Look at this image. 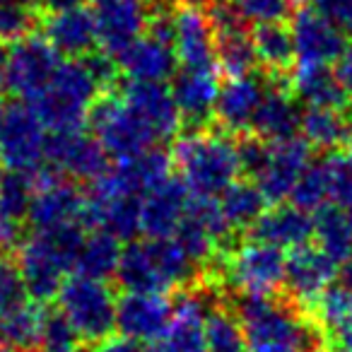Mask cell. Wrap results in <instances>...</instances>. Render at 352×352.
<instances>
[{"mask_svg":"<svg viewBox=\"0 0 352 352\" xmlns=\"http://www.w3.org/2000/svg\"><path fill=\"white\" fill-rule=\"evenodd\" d=\"M171 162L193 198H220L244 171L239 145L210 131H191L176 138Z\"/></svg>","mask_w":352,"mask_h":352,"instance_id":"1","label":"cell"},{"mask_svg":"<svg viewBox=\"0 0 352 352\" xmlns=\"http://www.w3.org/2000/svg\"><path fill=\"white\" fill-rule=\"evenodd\" d=\"M104 85L89 58H63L44 92L25 104L34 109L51 133L82 131Z\"/></svg>","mask_w":352,"mask_h":352,"instance_id":"2","label":"cell"},{"mask_svg":"<svg viewBox=\"0 0 352 352\" xmlns=\"http://www.w3.org/2000/svg\"><path fill=\"white\" fill-rule=\"evenodd\" d=\"M196 261L176 236L133 241L123 249L116 278L128 292H166L191 283Z\"/></svg>","mask_w":352,"mask_h":352,"instance_id":"3","label":"cell"},{"mask_svg":"<svg viewBox=\"0 0 352 352\" xmlns=\"http://www.w3.org/2000/svg\"><path fill=\"white\" fill-rule=\"evenodd\" d=\"M239 318L249 352H316L318 333L294 307L273 297H241Z\"/></svg>","mask_w":352,"mask_h":352,"instance_id":"4","label":"cell"},{"mask_svg":"<svg viewBox=\"0 0 352 352\" xmlns=\"http://www.w3.org/2000/svg\"><path fill=\"white\" fill-rule=\"evenodd\" d=\"M82 241V225H73L54 232H36L25 244H20L17 265L30 289V297H34L36 302L58 297L65 273L75 270Z\"/></svg>","mask_w":352,"mask_h":352,"instance_id":"5","label":"cell"},{"mask_svg":"<svg viewBox=\"0 0 352 352\" xmlns=\"http://www.w3.org/2000/svg\"><path fill=\"white\" fill-rule=\"evenodd\" d=\"M116 307L118 299L104 280L80 273L65 280L58 292L60 314L87 342L102 340L116 328Z\"/></svg>","mask_w":352,"mask_h":352,"instance_id":"6","label":"cell"},{"mask_svg":"<svg viewBox=\"0 0 352 352\" xmlns=\"http://www.w3.org/2000/svg\"><path fill=\"white\" fill-rule=\"evenodd\" d=\"M89 126L109 157H116V160L142 155L152 150L155 142H160L152 128L128 107L121 94L99 99L89 113Z\"/></svg>","mask_w":352,"mask_h":352,"instance_id":"7","label":"cell"},{"mask_svg":"<svg viewBox=\"0 0 352 352\" xmlns=\"http://www.w3.org/2000/svg\"><path fill=\"white\" fill-rule=\"evenodd\" d=\"M287 256L261 239L246 241L225 258V278L244 297H273L285 285Z\"/></svg>","mask_w":352,"mask_h":352,"instance_id":"8","label":"cell"},{"mask_svg":"<svg viewBox=\"0 0 352 352\" xmlns=\"http://www.w3.org/2000/svg\"><path fill=\"white\" fill-rule=\"evenodd\" d=\"M49 128L41 123L30 104H15L8 109L6 128L0 135V162L10 171L36 174L44 169L49 155Z\"/></svg>","mask_w":352,"mask_h":352,"instance_id":"9","label":"cell"},{"mask_svg":"<svg viewBox=\"0 0 352 352\" xmlns=\"http://www.w3.org/2000/svg\"><path fill=\"white\" fill-rule=\"evenodd\" d=\"M36 188L30 206V222L36 232H54L63 227L85 225L87 196L73 179L56 171H36Z\"/></svg>","mask_w":352,"mask_h":352,"instance_id":"10","label":"cell"},{"mask_svg":"<svg viewBox=\"0 0 352 352\" xmlns=\"http://www.w3.org/2000/svg\"><path fill=\"white\" fill-rule=\"evenodd\" d=\"M60 63L63 58L46 36H25L8 54V87L22 102H32L54 80Z\"/></svg>","mask_w":352,"mask_h":352,"instance_id":"11","label":"cell"},{"mask_svg":"<svg viewBox=\"0 0 352 352\" xmlns=\"http://www.w3.org/2000/svg\"><path fill=\"white\" fill-rule=\"evenodd\" d=\"M309 164H311V145L304 138L292 135L285 140H273L265 142L263 162L254 179L268 203H283L285 198L292 196Z\"/></svg>","mask_w":352,"mask_h":352,"instance_id":"12","label":"cell"},{"mask_svg":"<svg viewBox=\"0 0 352 352\" xmlns=\"http://www.w3.org/2000/svg\"><path fill=\"white\" fill-rule=\"evenodd\" d=\"M210 299L201 289H186L174 304L169 326L147 352H208L206 318L210 314Z\"/></svg>","mask_w":352,"mask_h":352,"instance_id":"13","label":"cell"},{"mask_svg":"<svg viewBox=\"0 0 352 352\" xmlns=\"http://www.w3.org/2000/svg\"><path fill=\"white\" fill-rule=\"evenodd\" d=\"M89 10L99 27V44L109 56H118L147 30L152 0H89Z\"/></svg>","mask_w":352,"mask_h":352,"instance_id":"14","label":"cell"},{"mask_svg":"<svg viewBox=\"0 0 352 352\" xmlns=\"http://www.w3.org/2000/svg\"><path fill=\"white\" fill-rule=\"evenodd\" d=\"M46 164L75 182H97L109 169V152L94 135H85L82 131L51 133Z\"/></svg>","mask_w":352,"mask_h":352,"instance_id":"15","label":"cell"},{"mask_svg":"<svg viewBox=\"0 0 352 352\" xmlns=\"http://www.w3.org/2000/svg\"><path fill=\"white\" fill-rule=\"evenodd\" d=\"M294 54L302 65H331L345 54V32H340L321 10H297L289 25Z\"/></svg>","mask_w":352,"mask_h":352,"instance_id":"16","label":"cell"},{"mask_svg":"<svg viewBox=\"0 0 352 352\" xmlns=\"http://www.w3.org/2000/svg\"><path fill=\"white\" fill-rule=\"evenodd\" d=\"M191 191L182 179L166 176L164 182L142 196L140 206V225L147 239H164L174 236L179 225L184 222L191 206Z\"/></svg>","mask_w":352,"mask_h":352,"instance_id":"17","label":"cell"},{"mask_svg":"<svg viewBox=\"0 0 352 352\" xmlns=\"http://www.w3.org/2000/svg\"><path fill=\"white\" fill-rule=\"evenodd\" d=\"M126 104L152 128L157 140H169L182 128V111L176 107L171 87L164 82H147V80H128L121 89Z\"/></svg>","mask_w":352,"mask_h":352,"instance_id":"18","label":"cell"},{"mask_svg":"<svg viewBox=\"0 0 352 352\" xmlns=\"http://www.w3.org/2000/svg\"><path fill=\"white\" fill-rule=\"evenodd\" d=\"M174 304L164 292H128L118 299L116 328L138 342H152L169 326Z\"/></svg>","mask_w":352,"mask_h":352,"instance_id":"19","label":"cell"},{"mask_svg":"<svg viewBox=\"0 0 352 352\" xmlns=\"http://www.w3.org/2000/svg\"><path fill=\"white\" fill-rule=\"evenodd\" d=\"M171 30H174V51L179 63L201 68V65H217V44L215 30L198 6L188 3L171 15Z\"/></svg>","mask_w":352,"mask_h":352,"instance_id":"20","label":"cell"},{"mask_svg":"<svg viewBox=\"0 0 352 352\" xmlns=\"http://www.w3.org/2000/svg\"><path fill=\"white\" fill-rule=\"evenodd\" d=\"M220 89L222 85L217 65H201V68L182 65V70L174 73V82H171L176 107L182 111L184 121L193 123V126L206 123L210 116H215Z\"/></svg>","mask_w":352,"mask_h":352,"instance_id":"21","label":"cell"},{"mask_svg":"<svg viewBox=\"0 0 352 352\" xmlns=\"http://www.w3.org/2000/svg\"><path fill=\"white\" fill-rule=\"evenodd\" d=\"M336 261L328 258L318 246H297L289 251L285 265V285L289 294L304 307H314L323 292L331 287L336 275Z\"/></svg>","mask_w":352,"mask_h":352,"instance_id":"22","label":"cell"},{"mask_svg":"<svg viewBox=\"0 0 352 352\" xmlns=\"http://www.w3.org/2000/svg\"><path fill=\"white\" fill-rule=\"evenodd\" d=\"M44 36L65 58L89 56L99 44V27L92 10L82 6L51 10L44 20Z\"/></svg>","mask_w":352,"mask_h":352,"instance_id":"23","label":"cell"},{"mask_svg":"<svg viewBox=\"0 0 352 352\" xmlns=\"http://www.w3.org/2000/svg\"><path fill=\"white\" fill-rule=\"evenodd\" d=\"M116 63L128 80H147V82H166L174 78L179 56L171 41L155 34H140L116 56Z\"/></svg>","mask_w":352,"mask_h":352,"instance_id":"24","label":"cell"},{"mask_svg":"<svg viewBox=\"0 0 352 352\" xmlns=\"http://www.w3.org/2000/svg\"><path fill=\"white\" fill-rule=\"evenodd\" d=\"M265 92H268V87L251 73L230 78L227 85H222L220 97H217L215 104L217 121L232 133L251 131Z\"/></svg>","mask_w":352,"mask_h":352,"instance_id":"25","label":"cell"},{"mask_svg":"<svg viewBox=\"0 0 352 352\" xmlns=\"http://www.w3.org/2000/svg\"><path fill=\"white\" fill-rule=\"evenodd\" d=\"M254 239H261L265 244H273L278 249H297L309 244L314 236V217L311 212L292 206H275L273 210H265L261 220L251 227Z\"/></svg>","mask_w":352,"mask_h":352,"instance_id":"26","label":"cell"},{"mask_svg":"<svg viewBox=\"0 0 352 352\" xmlns=\"http://www.w3.org/2000/svg\"><path fill=\"white\" fill-rule=\"evenodd\" d=\"M302 113L304 111L299 109V99L294 94L278 87H268L251 131L261 140H285V138L297 135V131L302 128Z\"/></svg>","mask_w":352,"mask_h":352,"instance_id":"27","label":"cell"},{"mask_svg":"<svg viewBox=\"0 0 352 352\" xmlns=\"http://www.w3.org/2000/svg\"><path fill=\"white\" fill-rule=\"evenodd\" d=\"M292 94L307 107L345 109L347 89L338 73H331L328 65H297L292 75Z\"/></svg>","mask_w":352,"mask_h":352,"instance_id":"28","label":"cell"},{"mask_svg":"<svg viewBox=\"0 0 352 352\" xmlns=\"http://www.w3.org/2000/svg\"><path fill=\"white\" fill-rule=\"evenodd\" d=\"M316 316L336 350L352 347V292L342 285L328 287L316 302Z\"/></svg>","mask_w":352,"mask_h":352,"instance_id":"29","label":"cell"},{"mask_svg":"<svg viewBox=\"0 0 352 352\" xmlns=\"http://www.w3.org/2000/svg\"><path fill=\"white\" fill-rule=\"evenodd\" d=\"M121 239L107 230H94L92 234H85V241L80 246L75 270L87 278L107 280L116 275L118 263H121Z\"/></svg>","mask_w":352,"mask_h":352,"instance_id":"30","label":"cell"},{"mask_svg":"<svg viewBox=\"0 0 352 352\" xmlns=\"http://www.w3.org/2000/svg\"><path fill=\"white\" fill-rule=\"evenodd\" d=\"M314 239L316 246L336 263L352 258V225L345 208L326 206L314 217Z\"/></svg>","mask_w":352,"mask_h":352,"instance_id":"31","label":"cell"},{"mask_svg":"<svg viewBox=\"0 0 352 352\" xmlns=\"http://www.w3.org/2000/svg\"><path fill=\"white\" fill-rule=\"evenodd\" d=\"M299 131L309 145L318 147V150H333V147L347 142L352 133V123L342 113V109L307 107V111L302 113Z\"/></svg>","mask_w":352,"mask_h":352,"instance_id":"32","label":"cell"},{"mask_svg":"<svg viewBox=\"0 0 352 352\" xmlns=\"http://www.w3.org/2000/svg\"><path fill=\"white\" fill-rule=\"evenodd\" d=\"M49 314L36 304H22L15 311L0 318V340L10 350L30 352L36 345H41L44 326Z\"/></svg>","mask_w":352,"mask_h":352,"instance_id":"33","label":"cell"},{"mask_svg":"<svg viewBox=\"0 0 352 352\" xmlns=\"http://www.w3.org/2000/svg\"><path fill=\"white\" fill-rule=\"evenodd\" d=\"M215 44H217V63H220V68L230 78L249 75L256 68V63H258L254 34L246 32V25L215 32Z\"/></svg>","mask_w":352,"mask_h":352,"instance_id":"34","label":"cell"},{"mask_svg":"<svg viewBox=\"0 0 352 352\" xmlns=\"http://www.w3.org/2000/svg\"><path fill=\"white\" fill-rule=\"evenodd\" d=\"M222 215H225L227 225L232 230H246L254 227L261 220V215L265 212V203L268 198L263 196V191L258 188V184H246V182H234L220 198Z\"/></svg>","mask_w":352,"mask_h":352,"instance_id":"35","label":"cell"},{"mask_svg":"<svg viewBox=\"0 0 352 352\" xmlns=\"http://www.w3.org/2000/svg\"><path fill=\"white\" fill-rule=\"evenodd\" d=\"M254 46L258 54V63H263L270 73H283L297 58L292 32L283 22H268V25L256 27Z\"/></svg>","mask_w":352,"mask_h":352,"instance_id":"36","label":"cell"},{"mask_svg":"<svg viewBox=\"0 0 352 352\" xmlns=\"http://www.w3.org/2000/svg\"><path fill=\"white\" fill-rule=\"evenodd\" d=\"M206 347L208 352H249L239 314L210 309L206 318Z\"/></svg>","mask_w":352,"mask_h":352,"instance_id":"37","label":"cell"},{"mask_svg":"<svg viewBox=\"0 0 352 352\" xmlns=\"http://www.w3.org/2000/svg\"><path fill=\"white\" fill-rule=\"evenodd\" d=\"M292 203L307 212H318L321 208L331 206V191H328V174L323 160L311 162L302 179L292 191Z\"/></svg>","mask_w":352,"mask_h":352,"instance_id":"38","label":"cell"},{"mask_svg":"<svg viewBox=\"0 0 352 352\" xmlns=\"http://www.w3.org/2000/svg\"><path fill=\"white\" fill-rule=\"evenodd\" d=\"M34 188H36L34 174H22V171L6 174L3 176V188H0V212L22 222L30 215Z\"/></svg>","mask_w":352,"mask_h":352,"instance_id":"39","label":"cell"},{"mask_svg":"<svg viewBox=\"0 0 352 352\" xmlns=\"http://www.w3.org/2000/svg\"><path fill=\"white\" fill-rule=\"evenodd\" d=\"M34 27L30 0H0V41H20Z\"/></svg>","mask_w":352,"mask_h":352,"instance_id":"40","label":"cell"},{"mask_svg":"<svg viewBox=\"0 0 352 352\" xmlns=\"http://www.w3.org/2000/svg\"><path fill=\"white\" fill-rule=\"evenodd\" d=\"M328 174V191H331V206L352 210V157L350 155H331L323 160Z\"/></svg>","mask_w":352,"mask_h":352,"instance_id":"41","label":"cell"},{"mask_svg":"<svg viewBox=\"0 0 352 352\" xmlns=\"http://www.w3.org/2000/svg\"><path fill=\"white\" fill-rule=\"evenodd\" d=\"M27 283L17 263L0 261V318L15 311L17 307L27 304Z\"/></svg>","mask_w":352,"mask_h":352,"instance_id":"42","label":"cell"},{"mask_svg":"<svg viewBox=\"0 0 352 352\" xmlns=\"http://www.w3.org/2000/svg\"><path fill=\"white\" fill-rule=\"evenodd\" d=\"M230 6L239 12L246 25H268L283 22L289 10V0H230Z\"/></svg>","mask_w":352,"mask_h":352,"instance_id":"43","label":"cell"},{"mask_svg":"<svg viewBox=\"0 0 352 352\" xmlns=\"http://www.w3.org/2000/svg\"><path fill=\"white\" fill-rule=\"evenodd\" d=\"M82 338L78 336L70 321L63 314H56V316L46 318L44 326V338H41V347L44 352H78V342Z\"/></svg>","mask_w":352,"mask_h":352,"instance_id":"44","label":"cell"},{"mask_svg":"<svg viewBox=\"0 0 352 352\" xmlns=\"http://www.w3.org/2000/svg\"><path fill=\"white\" fill-rule=\"evenodd\" d=\"M316 10H321L333 25L347 36H352V0H314Z\"/></svg>","mask_w":352,"mask_h":352,"instance_id":"45","label":"cell"},{"mask_svg":"<svg viewBox=\"0 0 352 352\" xmlns=\"http://www.w3.org/2000/svg\"><path fill=\"white\" fill-rule=\"evenodd\" d=\"M92 352H145V350H142L138 340H133V338L121 333V336H107L102 340H97Z\"/></svg>","mask_w":352,"mask_h":352,"instance_id":"46","label":"cell"},{"mask_svg":"<svg viewBox=\"0 0 352 352\" xmlns=\"http://www.w3.org/2000/svg\"><path fill=\"white\" fill-rule=\"evenodd\" d=\"M20 241V222L0 212V251L10 249Z\"/></svg>","mask_w":352,"mask_h":352,"instance_id":"47","label":"cell"},{"mask_svg":"<svg viewBox=\"0 0 352 352\" xmlns=\"http://www.w3.org/2000/svg\"><path fill=\"white\" fill-rule=\"evenodd\" d=\"M338 78H340V82L345 85V89L352 94V46H347L345 54L340 56V60H338Z\"/></svg>","mask_w":352,"mask_h":352,"instance_id":"48","label":"cell"},{"mask_svg":"<svg viewBox=\"0 0 352 352\" xmlns=\"http://www.w3.org/2000/svg\"><path fill=\"white\" fill-rule=\"evenodd\" d=\"M39 3L49 8V10H63V8L80 6V0H39Z\"/></svg>","mask_w":352,"mask_h":352,"instance_id":"49","label":"cell"},{"mask_svg":"<svg viewBox=\"0 0 352 352\" xmlns=\"http://www.w3.org/2000/svg\"><path fill=\"white\" fill-rule=\"evenodd\" d=\"M340 285L352 292V258H347L340 268Z\"/></svg>","mask_w":352,"mask_h":352,"instance_id":"50","label":"cell"},{"mask_svg":"<svg viewBox=\"0 0 352 352\" xmlns=\"http://www.w3.org/2000/svg\"><path fill=\"white\" fill-rule=\"evenodd\" d=\"M8 87V54L0 46V89Z\"/></svg>","mask_w":352,"mask_h":352,"instance_id":"51","label":"cell"},{"mask_svg":"<svg viewBox=\"0 0 352 352\" xmlns=\"http://www.w3.org/2000/svg\"><path fill=\"white\" fill-rule=\"evenodd\" d=\"M6 116H8V109L0 104V135H3V128H6Z\"/></svg>","mask_w":352,"mask_h":352,"instance_id":"52","label":"cell"},{"mask_svg":"<svg viewBox=\"0 0 352 352\" xmlns=\"http://www.w3.org/2000/svg\"><path fill=\"white\" fill-rule=\"evenodd\" d=\"M345 145H347V152H345V155H350V157H352V133H350V138H347Z\"/></svg>","mask_w":352,"mask_h":352,"instance_id":"53","label":"cell"},{"mask_svg":"<svg viewBox=\"0 0 352 352\" xmlns=\"http://www.w3.org/2000/svg\"><path fill=\"white\" fill-rule=\"evenodd\" d=\"M0 352H12V350H10V347H8V345H6V342L0 340Z\"/></svg>","mask_w":352,"mask_h":352,"instance_id":"54","label":"cell"},{"mask_svg":"<svg viewBox=\"0 0 352 352\" xmlns=\"http://www.w3.org/2000/svg\"><path fill=\"white\" fill-rule=\"evenodd\" d=\"M289 3H297V6H304V3H311V0H289Z\"/></svg>","mask_w":352,"mask_h":352,"instance_id":"55","label":"cell"},{"mask_svg":"<svg viewBox=\"0 0 352 352\" xmlns=\"http://www.w3.org/2000/svg\"><path fill=\"white\" fill-rule=\"evenodd\" d=\"M3 176H6V174H0V188H3Z\"/></svg>","mask_w":352,"mask_h":352,"instance_id":"56","label":"cell"},{"mask_svg":"<svg viewBox=\"0 0 352 352\" xmlns=\"http://www.w3.org/2000/svg\"><path fill=\"white\" fill-rule=\"evenodd\" d=\"M336 352H352V347H350V350H336Z\"/></svg>","mask_w":352,"mask_h":352,"instance_id":"57","label":"cell"},{"mask_svg":"<svg viewBox=\"0 0 352 352\" xmlns=\"http://www.w3.org/2000/svg\"><path fill=\"white\" fill-rule=\"evenodd\" d=\"M347 212H350V225H352V210H347Z\"/></svg>","mask_w":352,"mask_h":352,"instance_id":"58","label":"cell"},{"mask_svg":"<svg viewBox=\"0 0 352 352\" xmlns=\"http://www.w3.org/2000/svg\"><path fill=\"white\" fill-rule=\"evenodd\" d=\"M30 3H36V0H30Z\"/></svg>","mask_w":352,"mask_h":352,"instance_id":"59","label":"cell"}]
</instances>
